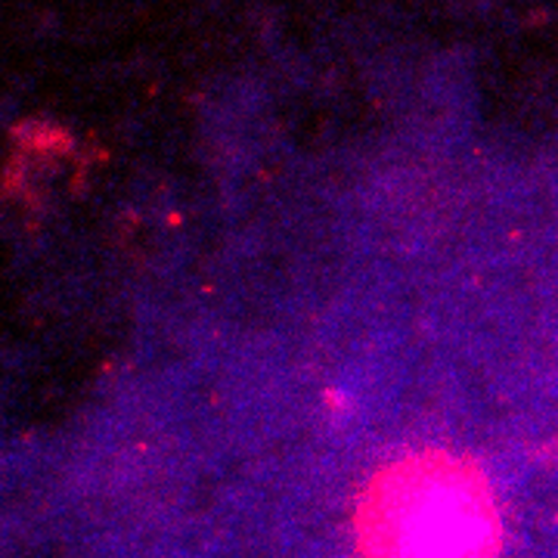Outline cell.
I'll return each mask as SVG.
<instances>
[{"instance_id": "6da1fadb", "label": "cell", "mask_w": 558, "mask_h": 558, "mask_svg": "<svg viewBox=\"0 0 558 558\" xmlns=\"http://www.w3.org/2000/svg\"><path fill=\"white\" fill-rule=\"evenodd\" d=\"M360 558H497V497L462 457L418 450L379 469L354 509Z\"/></svg>"}]
</instances>
